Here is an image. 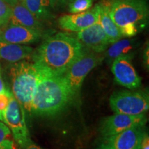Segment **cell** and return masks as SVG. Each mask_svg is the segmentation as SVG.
Instances as JSON below:
<instances>
[{"mask_svg": "<svg viewBox=\"0 0 149 149\" xmlns=\"http://www.w3.org/2000/svg\"><path fill=\"white\" fill-rule=\"evenodd\" d=\"M88 51L76 37L57 33L46 37L31 56L33 63L39 70L63 74Z\"/></svg>", "mask_w": 149, "mask_h": 149, "instance_id": "1", "label": "cell"}, {"mask_svg": "<svg viewBox=\"0 0 149 149\" xmlns=\"http://www.w3.org/2000/svg\"><path fill=\"white\" fill-rule=\"evenodd\" d=\"M73 98L63 74L39 70L31 113L43 117L54 116L62 111Z\"/></svg>", "mask_w": 149, "mask_h": 149, "instance_id": "2", "label": "cell"}, {"mask_svg": "<svg viewBox=\"0 0 149 149\" xmlns=\"http://www.w3.org/2000/svg\"><path fill=\"white\" fill-rule=\"evenodd\" d=\"M109 15L122 37H132L146 26L148 6L146 0H114Z\"/></svg>", "mask_w": 149, "mask_h": 149, "instance_id": "3", "label": "cell"}, {"mask_svg": "<svg viewBox=\"0 0 149 149\" xmlns=\"http://www.w3.org/2000/svg\"><path fill=\"white\" fill-rule=\"evenodd\" d=\"M11 92L24 111L31 113V104L39 77V70L33 63L20 61L9 67Z\"/></svg>", "mask_w": 149, "mask_h": 149, "instance_id": "4", "label": "cell"}, {"mask_svg": "<svg viewBox=\"0 0 149 149\" xmlns=\"http://www.w3.org/2000/svg\"><path fill=\"white\" fill-rule=\"evenodd\" d=\"M109 103L115 113L137 115L148 111L149 97L145 91H117L112 94Z\"/></svg>", "mask_w": 149, "mask_h": 149, "instance_id": "5", "label": "cell"}, {"mask_svg": "<svg viewBox=\"0 0 149 149\" xmlns=\"http://www.w3.org/2000/svg\"><path fill=\"white\" fill-rule=\"evenodd\" d=\"M104 57L94 52H86L69 67L64 74V79L74 97L81 89L87 74L102 62Z\"/></svg>", "mask_w": 149, "mask_h": 149, "instance_id": "6", "label": "cell"}, {"mask_svg": "<svg viewBox=\"0 0 149 149\" xmlns=\"http://www.w3.org/2000/svg\"><path fill=\"white\" fill-rule=\"evenodd\" d=\"M3 123L9 128L14 140L21 148L31 139L26 122L25 111L13 93L3 115Z\"/></svg>", "mask_w": 149, "mask_h": 149, "instance_id": "7", "label": "cell"}, {"mask_svg": "<svg viewBox=\"0 0 149 149\" xmlns=\"http://www.w3.org/2000/svg\"><path fill=\"white\" fill-rule=\"evenodd\" d=\"M145 125L134 126L115 135L102 137L95 149H140Z\"/></svg>", "mask_w": 149, "mask_h": 149, "instance_id": "8", "label": "cell"}, {"mask_svg": "<svg viewBox=\"0 0 149 149\" xmlns=\"http://www.w3.org/2000/svg\"><path fill=\"white\" fill-rule=\"evenodd\" d=\"M146 113L137 115L115 113L102 121L100 131L102 137H107L120 133L134 126L146 125Z\"/></svg>", "mask_w": 149, "mask_h": 149, "instance_id": "9", "label": "cell"}, {"mask_svg": "<svg viewBox=\"0 0 149 149\" xmlns=\"http://www.w3.org/2000/svg\"><path fill=\"white\" fill-rule=\"evenodd\" d=\"M131 57H120L114 59L111 70L117 84L128 89L140 87L141 78L132 64Z\"/></svg>", "mask_w": 149, "mask_h": 149, "instance_id": "10", "label": "cell"}, {"mask_svg": "<svg viewBox=\"0 0 149 149\" xmlns=\"http://www.w3.org/2000/svg\"><path fill=\"white\" fill-rule=\"evenodd\" d=\"M100 13V6L96 4L93 8L84 12L61 17L59 19V25L66 31L78 33L97 22Z\"/></svg>", "mask_w": 149, "mask_h": 149, "instance_id": "11", "label": "cell"}, {"mask_svg": "<svg viewBox=\"0 0 149 149\" xmlns=\"http://www.w3.org/2000/svg\"><path fill=\"white\" fill-rule=\"evenodd\" d=\"M76 38L86 48L96 53L105 51L110 44L100 21L78 32Z\"/></svg>", "mask_w": 149, "mask_h": 149, "instance_id": "12", "label": "cell"}, {"mask_svg": "<svg viewBox=\"0 0 149 149\" xmlns=\"http://www.w3.org/2000/svg\"><path fill=\"white\" fill-rule=\"evenodd\" d=\"M42 31L19 25L8 24L0 30V40L17 44H29L38 42Z\"/></svg>", "mask_w": 149, "mask_h": 149, "instance_id": "13", "label": "cell"}, {"mask_svg": "<svg viewBox=\"0 0 149 149\" xmlns=\"http://www.w3.org/2000/svg\"><path fill=\"white\" fill-rule=\"evenodd\" d=\"M33 51L34 49L29 46L0 40V58L11 64L28 58L32 55Z\"/></svg>", "mask_w": 149, "mask_h": 149, "instance_id": "14", "label": "cell"}, {"mask_svg": "<svg viewBox=\"0 0 149 149\" xmlns=\"http://www.w3.org/2000/svg\"><path fill=\"white\" fill-rule=\"evenodd\" d=\"M12 15L8 24L19 25L42 31V24L22 2L12 7Z\"/></svg>", "mask_w": 149, "mask_h": 149, "instance_id": "15", "label": "cell"}, {"mask_svg": "<svg viewBox=\"0 0 149 149\" xmlns=\"http://www.w3.org/2000/svg\"><path fill=\"white\" fill-rule=\"evenodd\" d=\"M138 46V43L133 39H124L119 40L112 44L108 48L106 53V57L109 61L113 62V60L120 57H131L135 54V48Z\"/></svg>", "mask_w": 149, "mask_h": 149, "instance_id": "16", "label": "cell"}, {"mask_svg": "<svg viewBox=\"0 0 149 149\" xmlns=\"http://www.w3.org/2000/svg\"><path fill=\"white\" fill-rule=\"evenodd\" d=\"M100 6V23L101 24L102 29L105 32L106 35L109 39L110 44H113L117 40H120L122 37L120 30L116 24L112 20L109 15V6L108 3H99Z\"/></svg>", "mask_w": 149, "mask_h": 149, "instance_id": "17", "label": "cell"}, {"mask_svg": "<svg viewBox=\"0 0 149 149\" xmlns=\"http://www.w3.org/2000/svg\"><path fill=\"white\" fill-rule=\"evenodd\" d=\"M21 2L39 20L51 17V13L48 10L49 0H22Z\"/></svg>", "mask_w": 149, "mask_h": 149, "instance_id": "18", "label": "cell"}, {"mask_svg": "<svg viewBox=\"0 0 149 149\" xmlns=\"http://www.w3.org/2000/svg\"><path fill=\"white\" fill-rule=\"evenodd\" d=\"M0 149H15L11 132L4 123L0 121Z\"/></svg>", "mask_w": 149, "mask_h": 149, "instance_id": "19", "label": "cell"}, {"mask_svg": "<svg viewBox=\"0 0 149 149\" xmlns=\"http://www.w3.org/2000/svg\"><path fill=\"white\" fill-rule=\"evenodd\" d=\"M93 1V0H73L68 4L69 12L74 14L88 10L92 7Z\"/></svg>", "mask_w": 149, "mask_h": 149, "instance_id": "20", "label": "cell"}, {"mask_svg": "<svg viewBox=\"0 0 149 149\" xmlns=\"http://www.w3.org/2000/svg\"><path fill=\"white\" fill-rule=\"evenodd\" d=\"M12 12V7L2 0H0V30L8 25Z\"/></svg>", "mask_w": 149, "mask_h": 149, "instance_id": "21", "label": "cell"}, {"mask_svg": "<svg viewBox=\"0 0 149 149\" xmlns=\"http://www.w3.org/2000/svg\"><path fill=\"white\" fill-rule=\"evenodd\" d=\"M11 94L12 92L7 87L4 92L0 93V121L2 122H3V115L10 101Z\"/></svg>", "mask_w": 149, "mask_h": 149, "instance_id": "22", "label": "cell"}, {"mask_svg": "<svg viewBox=\"0 0 149 149\" xmlns=\"http://www.w3.org/2000/svg\"><path fill=\"white\" fill-rule=\"evenodd\" d=\"M50 5L53 8H61L71 3L73 0H49Z\"/></svg>", "mask_w": 149, "mask_h": 149, "instance_id": "23", "label": "cell"}, {"mask_svg": "<svg viewBox=\"0 0 149 149\" xmlns=\"http://www.w3.org/2000/svg\"><path fill=\"white\" fill-rule=\"evenodd\" d=\"M140 149H149V137L148 135L146 133L144 134V137H143Z\"/></svg>", "mask_w": 149, "mask_h": 149, "instance_id": "24", "label": "cell"}, {"mask_svg": "<svg viewBox=\"0 0 149 149\" xmlns=\"http://www.w3.org/2000/svg\"><path fill=\"white\" fill-rule=\"evenodd\" d=\"M22 149H44V148H43L40 146H38V145L33 142V141L31 139V140H30Z\"/></svg>", "mask_w": 149, "mask_h": 149, "instance_id": "25", "label": "cell"}, {"mask_svg": "<svg viewBox=\"0 0 149 149\" xmlns=\"http://www.w3.org/2000/svg\"><path fill=\"white\" fill-rule=\"evenodd\" d=\"M149 56H148V45H147L146 48H145L144 52V63L145 65V67L147 68V70H148L149 67Z\"/></svg>", "mask_w": 149, "mask_h": 149, "instance_id": "26", "label": "cell"}, {"mask_svg": "<svg viewBox=\"0 0 149 149\" xmlns=\"http://www.w3.org/2000/svg\"><path fill=\"white\" fill-rule=\"evenodd\" d=\"M6 89V87L3 83V81L1 77V66H0V93H2L4 92Z\"/></svg>", "mask_w": 149, "mask_h": 149, "instance_id": "27", "label": "cell"}, {"mask_svg": "<svg viewBox=\"0 0 149 149\" xmlns=\"http://www.w3.org/2000/svg\"><path fill=\"white\" fill-rule=\"evenodd\" d=\"M2 1L8 3L11 7H13L15 5H16L19 2V0H2Z\"/></svg>", "mask_w": 149, "mask_h": 149, "instance_id": "28", "label": "cell"}, {"mask_svg": "<svg viewBox=\"0 0 149 149\" xmlns=\"http://www.w3.org/2000/svg\"><path fill=\"white\" fill-rule=\"evenodd\" d=\"M19 1H22V0H19Z\"/></svg>", "mask_w": 149, "mask_h": 149, "instance_id": "29", "label": "cell"}]
</instances>
